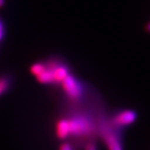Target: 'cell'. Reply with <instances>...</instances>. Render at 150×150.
Wrapping results in <instances>:
<instances>
[{"label": "cell", "mask_w": 150, "mask_h": 150, "mask_svg": "<svg viewBox=\"0 0 150 150\" xmlns=\"http://www.w3.org/2000/svg\"><path fill=\"white\" fill-rule=\"evenodd\" d=\"M5 36V28H4V23H3L2 20L0 19V43L1 41L4 39Z\"/></svg>", "instance_id": "cell-10"}, {"label": "cell", "mask_w": 150, "mask_h": 150, "mask_svg": "<svg viewBox=\"0 0 150 150\" xmlns=\"http://www.w3.org/2000/svg\"><path fill=\"white\" fill-rule=\"evenodd\" d=\"M45 62V68L35 76L37 82L43 85H59L70 74V68L64 62L58 59H50Z\"/></svg>", "instance_id": "cell-2"}, {"label": "cell", "mask_w": 150, "mask_h": 150, "mask_svg": "<svg viewBox=\"0 0 150 150\" xmlns=\"http://www.w3.org/2000/svg\"><path fill=\"white\" fill-rule=\"evenodd\" d=\"M45 68V62H35L30 67V73L33 76H37L39 73H41Z\"/></svg>", "instance_id": "cell-8"}, {"label": "cell", "mask_w": 150, "mask_h": 150, "mask_svg": "<svg viewBox=\"0 0 150 150\" xmlns=\"http://www.w3.org/2000/svg\"><path fill=\"white\" fill-rule=\"evenodd\" d=\"M137 115L134 110L124 109L109 117V121L115 128L122 130V129L134 124L137 121Z\"/></svg>", "instance_id": "cell-5"}, {"label": "cell", "mask_w": 150, "mask_h": 150, "mask_svg": "<svg viewBox=\"0 0 150 150\" xmlns=\"http://www.w3.org/2000/svg\"><path fill=\"white\" fill-rule=\"evenodd\" d=\"M59 85L64 93V96L67 98L70 103L78 104L83 103L86 100L88 90L85 85L73 74L70 73L69 75H67Z\"/></svg>", "instance_id": "cell-4"}, {"label": "cell", "mask_w": 150, "mask_h": 150, "mask_svg": "<svg viewBox=\"0 0 150 150\" xmlns=\"http://www.w3.org/2000/svg\"><path fill=\"white\" fill-rule=\"evenodd\" d=\"M85 150H98L97 144L93 140L87 142V143L85 144Z\"/></svg>", "instance_id": "cell-9"}, {"label": "cell", "mask_w": 150, "mask_h": 150, "mask_svg": "<svg viewBox=\"0 0 150 150\" xmlns=\"http://www.w3.org/2000/svg\"><path fill=\"white\" fill-rule=\"evenodd\" d=\"M98 136L103 139L107 150H124L121 139V130L110 123L109 117L103 113L98 122Z\"/></svg>", "instance_id": "cell-3"}, {"label": "cell", "mask_w": 150, "mask_h": 150, "mask_svg": "<svg viewBox=\"0 0 150 150\" xmlns=\"http://www.w3.org/2000/svg\"><path fill=\"white\" fill-rule=\"evenodd\" d=\"M12 79L9 75H0V98L9 91Z\"/></svg>", "instance_id": "cell-7"}, {"label": "cell", "mask_w": 150, "mask_h": 150, "mask_svg": "<svg viewBox=\"0 0 150 150\" xmlns=\"http://www.w3.org/2000/svg\"><path fill=\"white\" fill-rule=\"evenodd\" d=\"M59 150H73V147L71 146V144H69V143L64 142V143H62V144H61Z\"/></svg>", "instance_id": "cell-11"}, {"label": "cell", "mask_w": 150, "mask_h": 150, "mask_svg": "<svg viewBox=\"0 0 150 150\" xmlns=\"http://www.w3.org/2000/svg\"><path fill=\"white\" fill-rule=\"evenodd\" d=\"M83 103L73 104L71 112L64 118L67 121L69 137L88 140L98 136V122L104 111L87 108Z\"/></svg>", "instance_id": "cell-1"}, {"label": "cell", "mask_w": 150, "mask_h": 150, "mask_svg": "<svg viewBox=\"0 0 150 150\" xmlns=\"http://www.w3.org/2000/svg\"><path fill=\"white\" fill-rule=\"evenodd\" d=\"M5 5V0H0V8Z\"/></svg>", "instance_id": "cell-12"}, {"label": "cell", "mask_w": 150, "mask_h": 150, "mask_svg": "<svg viewBox=\"0 0 150 150\" xmlns=\"http://www.w3.org/2000/svg\"><path fill=\"white\" fill-rule=\"evenodd\" d=\"M56 134L59 139H65L69 137V130H68L67 121L64 117L59 119L56 124Z\"/></svg>", "instance_id": "cell-6"}]
</instances>
